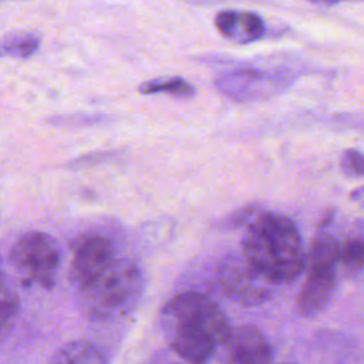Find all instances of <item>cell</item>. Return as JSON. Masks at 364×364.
Returning <instances> with one entry per match:
<instances>
[{"label":"cell","instance_id":"2","mask_svg":"<svg viewBox=\"0 0 364 364\" xmlns=\"http://www.w3.org/2000/svg\"><path fill=\"white\" fill-rule=\"evenodd\" d=\"M243 259L267 283L289 284L306 267V252L300 232L284 213L262 212L243 237Z\"/></svg>","mask_w":364,"mask_h":364},{"label":"cell","instance_id":"1","mask_svg":"<svg viewBox=\"0 0 364 364\" xmlns=\"http://www.w3.org/2000/svg\"><path fill=\"white\" fill-rule=\"evenodd\" d=\"M161 328L179 357L191 364H203L225 344L232 327L223 310L210 297L183 291L164 306Z\"/></svg>","mask_w":364,"mask_h":364},{"label":"cell","instance_id":"10","mask_svg":"<svg viewBox=\"0 0 364 364\" xmlns=\"http://www.w3.org/2000/svg\"><path fill=\"white\" fill-rule=\"evenodd\" d=\"M272 78L264 73L255 70H240L229 73L218 81V87L235 100H252L262 97L264 91L270 90Z\"/></svg>","mask_w":364,"mask_h":364},{"label":"cell","instance_id":"4","mask_svg":"<svg viewBox=\"0 0 364 364\" xmlns=\"http://www.w3.org/2000/svg\"><path fill=\"white\" fill-rule=\"evenodd\" d=\"M340 242L330 233H320L306 255L307 276L297 297L303 317H314L330 304L336 291Z\"/></svg>","mask_w":364,"mask_h":364},{"label":"cell","instance_id":"16","mask_svg":"<svg viewBox=\"0 0 364 364\" xmlns=\"http://www.w3.org/2000/svg\"><path fill=\"white\" fill-rule=\"evenodd\" d=\"M340 166L343 172L350 176V178H361L364 172V165H363V155L357 149H347L343 154Z\"/></svg>","mask_w":364,"mask_h":364},{"label":"cell","instance_id":"9","mask_svg":"<svg viewBox=\"0 0 364 364\" xmlns=\"http://www.w3.org/2000/svg\"><path fill=\"white\" fill-rule=\"evenodd\" d=\"M218 31L236 44H249L260 40L266 33L263 18L253 11L222 10L215 17Z\"/></svg>","mask_w":364,"mask_h":364},{"label":"cell","instance_id":"5","mask_svg":"<svg viewBox=\"0 0 364 364\" xmlns=\"http://www.w3.org/2000/svg\"><path fill=\"white\" fill-rule=\"evenodd\" d=\"M10 262L24 283L50 289L61 263V250L50 235L36 230L27 232L13 245Z\"/></svg>","mask_w":364,"mask_h":364},{"label":"cell","instance_id":"15","mask_svg":"<svg viewBox=\"0 0 364 364\" xmlns=\"http://www.w3.org/2000/svg\"><path fill=\"white\" fill-rule=\"evenodd\" d=\"M40 44V38L34 34H18L4 40L0 54H9L13 57H28Z\"/></svg>","mask_w":364,"mask_h":364},{"label":"cell","instance_id":"7","mask_svg":"<svg viewBox=\"0 0 364 364\" xmlns=\"http://www.w3.org/2000/svg\"><path fill=\"white\" fill-rule=\"evenodd\" d=\"M218 276L223 293L237 303L260 304L272 294V284L257 274L245 259L223 263Z\"/></svg>","mask_w":364,"mask_h":364},{"label":"cell","instance_id":"6","mask_svg":"<svg viewBox=\"0 0 364 364\" xmlns=\"http://www.w3.org/2000/svg\"><path fill=\"white\" fill-rule=\"evenodd\" d=\"M117 257L115 247L109 239L100 235H85L80 237L71 259V284L77 291L82 290Z\"/></svg>","mask_w":364,"mask_h":364},{"label":"cell","instance_id":"17","mask_svg":"<svg viewBox=\"0 0 364 364\" xmlns=\"http://www.w3.org/2000/svg\"><path fill=\"white\" fill-rule=\"evenodd\" d=\"M283 364H290V363H283Z\"/></svg>","mask_w":364,"mask_h":364},{"label":"cell","instance_id":"14","mask_svg":"<svg viewBox=\"0 0 364 364\" xmlns=\"http://www.w3.org/2000/svg\"><path fill=\"white\" fill-rule=\"evenodd\" d=\"M364 245L360 237H348L340 243L338 263H341L348 273L358 274L363 270Z\"/></svg>","mask_w":364,"mask_h":364},{"label":"cell","instance_id":"13","mask_svg":"<svg viewBox=\"0 0 364 364\" xmlns=\"http://www.w3.org/2000/svg\"><path fill=\"white\" fill-rule=\"evenodd\" d=\"M139 92L142 94H171L173 97H191L193 95V87L179 77H169V78H155L146 81L139 85Z\"/></svg>","mask_w":364,"mask_h":364},{"label":"cell","instance_id":"11","mask_svg":"<svg viewBox=\"0 0 364 364\" xmlns=\"http://www.w3.org/2000/svg\"><path fill=\"white\" fill-rule=\"evenodd\" d=\"M48 364H107L102 351L92 343L75 340L61 346Z\"/></svg>","mask_w":364,"mask_h":364},{"label":"cell","instance_id":"12","mask_svg":"<svg viewBox=\"0 0 364 364\" xmlns=\"http://www.w3.org/2000/svg\"><path fill=\"white\" fill-rule=\"evenodd\" d=\"M18 309V297L9 284L4 273L0 270V341H3L11 331Z\"/></svg>","mask_w":364,"mask_h":364},{"label":"cell","instance_id":"3","mask_svg":"<svg viewBox=\"0 0 364 364\" xmlns=\"http://www.w3.org/2000/svg\"><path fill=\"white\" fill-rule=\"evenodd\" d=\"M144 289L139 267L117 257L87 287L77 291L85 314L91 320L109 321L127 316L136 306Z\"/></svg>","mask_w":364,"mask_h":364},{"label":"cell","instance_id":"8","mask_svg":"<svg viewBox=\"0 0 364 364\" xmlns=\"http://www.w3.org/2000/svg\"><path fill=\"white\" fill-rule=\"evenodd\" d=\"M225 346L228 364H273L267 338L253 326L230 328Z\"/></svg>","mask_w":364,"mask_h":364}]
</instances>
